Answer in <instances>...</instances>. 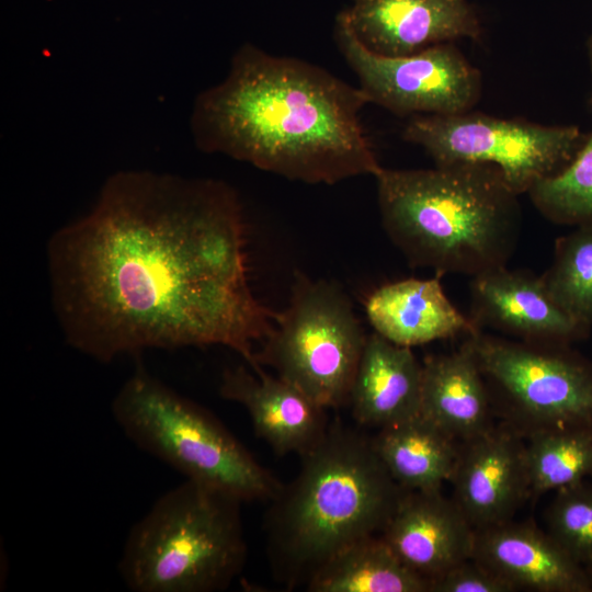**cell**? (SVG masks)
Here are the masks:
<instances>
[{
	"instance_id": "2e32d148",
	"label": "cell",
	"mask_w": 592,
	"mask_h": 592,
	"mask_svg": "<svg viewBox=\"0 0 592 592\" xmlns=\"http://www.w3.org/2000/svg\"><path fill=\"white\" fill-rule=\"evenodd\" d=\"M471 557L516 591L591 592L585 569L530 523L511 520L476 530Z\"/></svg>"
},
{
	"instance_id": "5b68a950",
	"label": "cell",
	"mask_w": 592,
	"mask_h": 592,
	"mask_svg": "<svg viewBox=\"0 0 592 592\" xmlns=\"http://www.w3.org/2000/svg\"><path fill=\"white\" fill-rule=\"evenodd\" d=\"M243 502L186 479L162 494L130 528L118 572L134 592H215L242 571Z\"/></svg>"
},
{
	"instance_id": "3957f363",
	"label": "cell",
	"mask_w": 592,
	"mask_h": 592,
	"mask_svg": "<svg viewBox=\"0 0 592 592\" xmlns=\"http://www.w3.org/2000/svg\"><path fill=\"white\" fill-rule=\"evenodd\" d=\"M300 458L297 476L269 502L263 524L271 572L286 588L306 587L337 553L379 535L407 492L373 437L339 420Z\"/></svg>"
},
{
	"instance_id": "5bb4252c",
	"label": "cell",
	"mask_w": 592,
	"mask_h": 592,
	"mask_svg": "<svg viewBox=\"0 0 592 592\" xmlns=\"http://www.w3.org/2000/svg\"><path fill=\"white\" fill-rule=\"evenodd\" d=\"M379 535L408 568L432 582L471 557L475 530L441 490L407 491Z\"/></svg>"
},
{
	"instance_id": "4fadbf2b",
	"label": "cell",
	"mask_w": 592,
	"mask_h": 592,
	"mask_svg": "<svg viewBox=\"0 0 592 592\" xmlns=\"http://www.w3.org/2000/svg\"><path fill=\"white\" fill-rule=\"evenodd\" d=\"M471 278L468 316L479 331L489 328L523 342L565 345L591 332L553 299L540 276L503 266Z\"/></svg>"
},
{
	"instance_id": "9c48e42d",
	"label": "cell",
	"mask_w": 592,
	"mask_h": 592,
	"mask_svg": "<svg viewBox=\"0 0 592 592\" xmlns=\"http://www.w3.org/2000/svg\"><path fill=\"white\" fill-rule=\"evenodd\" d=\"M584 136L576 125H545L473 110L412 116L401 133L405 141L421 147L435 164L496 166L519 195L565 168Z\"/></svg>"
},
{
	"instance_id": "6da1fadb",
	"label": "cell",
	"mask_w": 592,
	"mask_h": 592,
	"mask_svg": "<svg viewBox=\"0 0 592 592\" xmlns=\"http://www.w3.org/2000/svg\"><path fill=\"white\" fill-rule=\"evenodd\" d=\"M247 224L225 182L121 172L47 248L67 343L109 363L146 349L223 345L258 368L280 311L253 293Z\"/></svg>"
},
{
	"instance_id": "cb8c5ba5",
	"label": "cell",
	"mask_w": 592,
	"mask_h": 592,
	"mask_svg": "<svg viewBox=\"0 0 592 592\" xmlns=\"http://www.w3.org/2000/svg\"><path fill=\"white\" fill-rule=\"evenodd\" d=\"M539 214L556 225L592 227V129L571 161L527 192Z\"/></svg>"
},
{
	"instance_id": "7a4b0ae2",
	"label": "cell",
	"mask_w": 592,
	"mask_h": 592,
	"mask_svg": "<svg viewBox=\"0 0 592 592\" xmlns=\"http://www.w3.org/2000/svg\"><path fill=\"white\" fill-rule=\"evenodd\" d=\"M366 104L358 87L328 70L246 44L226 79L197 96L191 125L205 152L331 185L382 168L362 123Z\"/></svg>"
},
{
	"instance_id": "52a82bcc",
	"label": "cell",
	"mask_w": 592,
	"mask_h": 592,
	"mask_svg": "<svg viewBox=\"0 0 592 592\" xmlns=\"http://www.w3.org/2000/svg\"><path fill=\"white\" fill-rule=\"evenodd\" d=\"M366 338L337 283L296 272L288 306L255 360L320 407L339 408L349 403Z\"/></svg>"
},
{
	"instance_id": "8fae6325",
	"label": "cell",
	"mask_w": 592,
	"mask_h": 592,
	"mask_svg": "<svg viewBox=\"0 0 592 592\" xmlns=\"http://www.w3.org/2000/svg\"><path fill=\"white\" fill-rule=\"evenodd\" d=\"M337 20L368 50L388 57L464 38L478 42L483 32L470 0H349Z\"/></svg>"
},
{
	"instance_id": "ba28073f",
	"label": "cell",
	"mask_w": 592,
	"mask_h": 592,
	"mask_svg": "<svg viewBox=\"0 0 592 592\" xmlns=\"http://www.w3.org/2000/svg\"><path fill=\"white\" fill-rule=\"evenodd\" d=\"M466 338L502 424L524 440L559 429L592 430V362L571 345L483 331Z\"/></svg>"
},
{
	"instance_id": "44dd1931",
	"label": "cell",
	"mask_w": 592,
	"mask_h": 592,
	"mask_svg": "<svg viewBox=\"0 0 592 592\" xmlns=\"http://www.w3.org/2000/svg\"><path fill=\"white\" fill-rule=\"evenodd\" d=\"M309 592H430L431 582L408 568L380 535L332 556L306 584Z\"/></svg>"
},
{
	"instance_id": "9a60e30c",
	"label": "cell",
	"mask_w": 592,
	"mask_h": 592,
	"mask_svg": "<svg viewBox=\"0 0 592 592\" xmlns=\"http://www.w3.org/2000/svg\"><path fill=\"white\" fill-rule=\"evenodd\" d=\"M219 394L247 410L255 435L278 455L303 456L321 441L329 426L327 409L262 366L225 369Z\"/></svg>"
},
{
	"instance_id": "277c9868",
	"label": "cell",
	"mask_w": 592,
	"mask_h": 592,
	"mask_svg": "<svg viewBox=\"0 0 592 592\" xmlns=\"http://www.w3.org/2000/svg\"><path fill=\"white\" fill-rule=\"evenodd\" d=\"M374 178L382 226L410 265L471 277L508 265L522 213L496 166L382 167Z\"/></svg>"
},
{
	"instance_id": "e0dca14e",
	"label": "cell",
	"mask_w": 592,
	"mask_h": 592,
	"mask_svg": "<svg viewBox=\"0 0 592 592\" xmlns=\"http://www.w3.org/2000/svg\"><path fill=\"white\" fill-rule=\"evenodd\" d=\"M440 274L384 284L368 295L366 317L374 331L402 345L413 346L479 330L443 291Z\"/></svg>"
},
{
	"instance_id": "30bf717a",
	"label": "cell",
	"mask_w": 592,
	"mask_h": 592,
	"mask_svg": "<svg viewBox=\"0 0 592 592\" xmlns=\"http://www.w3.org/2000/svg\"><path fill=\"white\" fill-rule=\"evenodd\" d=\"M334 39L367 102L397 116L459 114L471 111L481 98V72L455 43L382 56L364 47L339 20Z\"/></svg>"
},
{
	"instance_id": "7402d4cb",
	"label": "cell",
	"mask_w": 592,
	"mask_h": 592,
	"mask_svg": "<svg viewBox=\"0 0 592 592\" xmlns=\"http://www.w3.org/2000/svg\"><path fill=\"white\" fill-rule=\"evenodd\" d=\"M530 498L576 485L592 476V430L568 428L526 439Z\"/></svg>"
},
{
	"instance_id": "603a6c76",
	"label": "cell",
	"mask_w": 592,
	"mask_h": 592,
	"mask_svg": "<svg viewBox=\"0 0 592 592\" xmlns=\"http://www.w3.org/2000/svg\"><path fill=\"white\" fill-rule=\"evenodd\" d=\"M540 277L553 299L592 329V227H577L558 237L551 264Z\"/></svg>"
},
{
	"instance_id": "484cf974",
	"label": "cell",
	"mask_w": 592,
	"mask_h": 592,
	"mask_svg": "<svg viewBox=\"0 0 592 592\" xmlns=\"http://www.w3.org/2000/svg\"><path fill=\"white\" fill-rule=\"evenodd\" d=\"M516 589L473 557L431 582L430 592H513Z\"/></svg>"
},
{
	"instance_id": "d4e9b609",
	"label": "cell",
	"mask_w": 592,
	"mask_h": 592,
	"mask_svg": "<svg viewBox=\"0 0 592 592\" xmlns=\"http://www.w3.org/2000/svg\"><path fill=\"white\" fill-rule=\"evenodd\" d=\"M545 519L546 532L584 569L592 568V483L555 491Z\"/></svg>"
},
{
	"instance_id": "4316f807",
	"label": "cell",
	"mask_w": 592,
	"mask_h": 592,
	"mask_svg": "<svg viewBox=\"0 0 592 592\" xmlns=\"http://www.w3.org/2000/svg\"><path fill=\"white\" fill-rule=\"evenodd\" d=\"M587 55H588L589 67L592 73V27L587 39ZM589 102L590 104H592V93H591Z\"/></svg>"
},
{
	"instance_id": "d6986e66",
	"label": "cell",
	"mask_w": 592,
	"mask_h": 592,
	"mask_svg": "<svg viewBox=\"0 0 592 592\" xmlns=\"http://www.w3.org/2000/svg\"><path fill=\"white\" fill-rule=\"evenodd\" d=\"M422 363L411 348L367 335L349 405L354 420L378 429L419 414Z\"/></svg>"
},
{
	"instance_id": "7c38bea8",
	"label": "cell",
	"mask_w": 592,
	"mask_h": 592,
	"mask_svg": "<svg viewBox=\"0 0 592 592\" xmlns=\"http://www.w3.org/2000/svg\"><path fill=\"white\" fill-rule=\"evenodd\" d=\"M448 482L475 531L513 520L530 498L524 439L501 423L459 443Z\"/></svg>"
},
{
	"instance_id": "83f0119b",
	"label": "cell",
	"mask_w": 592,
	"mask_h": 592,
	"mask_svg": "<svg viewBox=\"0 0 592 592\" xmlns=\"http://www.w3.org/2000/svg\"><path fill=\"white\" fill-rule=\"evenodd\" d=\"M587 573H588V577H589V581H590V585H591V592H592V568H588L585 569Z\"/></svg>"
},
{
	"instance_id": "8992f818",
	"label": "cell",
	"mask_w": 592,
	"mask_h": 592,
	"mask_svg": "<svg viewBox=\"0 0 592 592\" xmlns=\"http://www.w3.org/2000/svg\"><path fill=\"white\" fill-rule=\"evenodd\" d=\"M111 410L135 445L186 479L242 502H270L283 487L219 420L141 365L119 388Z\"/></svg>"
},
{
	"instance_id": "ac0fdd59",
	"label": "cell",
	"mask_w": 592,
	"mask_h": 592,
	"mask_svg": "<svg viewBox=\"0 0 592 592\" xmlns=\"http://www.w3.org/2000/svg\"><path fill=\"white\" fill-rule=\"evenodd\" d=\"M419 414L458 443L494 426L490 396L466 337L457 350L424 358Z\"/></svg>"
},
{
	"instance_id": "ffe728a7",
	"label": "cell",
	"mask_w": 592,
	"mask_h": 592,
	"mask_svg": "<svg viewBox=\"0 0 592 592\" xmlns=\"http://www.w3.org/2000/svg\"><path fill=\"white\" fill-rule=\"evenodd\" d=\"M375 451L394 480L407 491L441 490L449 481L459 443L420 414L380 428Z\"/></svg>"
}]
</instances>
